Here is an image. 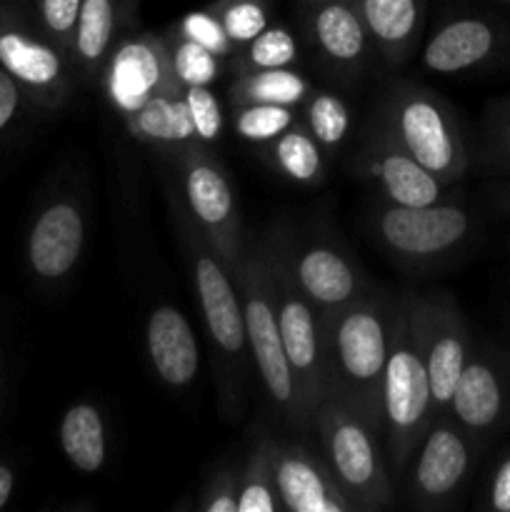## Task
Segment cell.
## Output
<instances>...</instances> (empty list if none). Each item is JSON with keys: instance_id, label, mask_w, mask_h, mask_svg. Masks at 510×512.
<instances>
[{"instance_id": "obj_1", "label": "cell", "mask_w": 510, "mask_h": 512, "mask_svg": "<svg viewBox=\"0 0 510 512\" xmlns=\"http://www.w3.org/2000/svg\"><path fill=\"white\" fill-rule=\"evenodd\" d=\"M398 298L370 290L363 298L320 313L325 398L348 405L383 433V378L393 343Z\"/></svg>"}, {"instance_id": "obj_2", "label": "cell", "mask_w": 510, "mask_h": 512, "mask_svg": "<svg viewBox=\"0 0 510 512\" xmlns=\"http://www.w3.org/2000/svg\"><path fill=\"white\" fill-rule=\"evenodd\" d=\"M370 118L383 125L443 185L468 175L473 153L453 105L423 83L393 78L383 85Z\"/></svg>"}, {"instance_id": "obj_3", "label": "cell", "mask_w": 510, "mask_h": 512, "mask_svg": "<svg viewBox=\"0 0 510 512\" xmlns=\"http://www.w3.org/2000/svg\"><path fill=\"white\" fill-rule=\"evenodd\" d=\"M170 210H173V218L178 223V238L183 245L200 315H203L205 330H208V338L218 353L220 370H223L225 398L233 400L235 415H238L245 373H248L250 365L238 283H235V275L225 268L223 260L210 248L208 240L195 228V223L185 213L183 203L178 200V195H173V190H170Z\"/></svg>"}, {"instance_id": "obj_4", "label": "cell", "mask_w": 510, "mask_h": 512, "mask_svg": "<svg viewBox=\"0 0 510 512\" xmlns=\"http://www.w3.org/2000/svg\"><path fill=\"white\" fill-rule=\"evenodd\" d=\"M373 243L405 270H435L470 248L478 220L465 205L440 200L433 205H393L378 200L365 213Z\"/></svg>"}, {"instance_id": "obj_5", "label": "cell", "mask_w": 510, "mask_h": 512, "mask_svg": "<svg viewBox=\"0 0 510 512\" xmlns=\"http://www.w3.org/2000/svg\"><path fill=\"white\" fill-rule=\"evenodd\" d=\"M435 420L433 390L405 298H398L393 343L383 378V445L393 480H403Z\"/></svg>"}, {"instance_id": "obj_6", "label": "cell", "mask_w": 510, "mask_h": 512, "mask_svg": "<svg viewBox=\"0 0 510 512\" xmlns=\"http://www.w3.org/2000/svg\"><path fill=\"white\" fill-rule=\"evenodd\" d=\"M313 430L323 458L353 510H383L393 503L395 480L385 458L383 433L333 398L320 400Z\"/></svg>"}, {"instance_id": "obj_7", "label": "cell", "mask_w": 510, "mask_h": 512, "mask_svg": "<svg viewBox=\"0 0 510 512\" xmlns=\"http://www.w3.org/2000/svg\"><path fill=\"white\" fill-rule=\"evenodd\" d=\"M233 275L235 283H238L240 303H243L250 363L258 370V378L263 383L265 395H268L275 413L290 428L305 430L293 370H290L288 355H285L283 340H280L278 320H275L273 285H270L265 238L245 240L243 258H240Z\"/></svg>"}, {"instance_id": "obj_8", "label": "cell", "mask_w": 510, "mask_h": 512, "mask_svg": "<svg viewBox=\"0 0 510 512\" xmlns=\"http://www.w3.org/2000/svg\"><path fill=\"white\" fill-rule=\"evenodd\" d=\"M263 238L265 250H268L270 285H273L275 320H278L280 340H283L285 355H288L290 370H293L303 425L305 430H313L315 410H318L320 400L325 398L320 313L295 283L283 230H270Z\"/></svg>"}, {"instance_id": "obj_9", "label": "cell", "mask_w": 510, "mask_h": 512, "mask_svg": "<svg viewBox=\"0 0 510 512\" xmlns=\"http://www.w3.org/2000/svg\"><path fill=\"white\" fill-rule=\"evenodd\" d=\"M178 170L180 193L185 213L215 250L225 268L235 273L245 250L243 215L238 195L218 158L203 143H193L173 158Z\"/></svg>"}, {"instance_id": "obj_10", "label": "cell", "mask_w": 510, "mask_h": 512, "mask_svg": "<svg viewBox=\"0 0 510 512\" xmlns=\"http://www.w3.org/2000/svg\"><path fill=\"white\" fill-rule=\"evenodd\" d=\"M403 298L428 370L435 418H438L448 413L455 385L473 348V333L463 308L448 290H428V293L410 290L403 293Z\"/></svg>"}, {"instance_id": "obj_11", "label": "cell", "mask_w": 510, "mask_h": 512, "mask_svg": "<svg viewBox=\"0 0 510 512\" xmlns=\"http://www.w3.org/2000/svg\"><path fill=\"white\" fill-rule=\"evenodd\" d=\"M480 453L483 448L448 413L438 415L403 475L408 505L440 510L458 503L473 480Z\"/></svg>"}, {"instance_id": "obj_12", "label": "cell", "mask_w": 510, "mask_h": 512, "mask_svg": "<svg viewBox=\"0 0 510 512\" xmlns=\"http://www.w3.org/2000/svg\"><path fill=\"white\" fill-rule=\"evenodd\" d=\"M448 415L480 445L510 430V355L493 343H473Z\"/></svg>"}, {"instance_id": "obj_13", "label": "cell", "mask_w": 510, "mask_h": 512, "mask_svg": "<svg viewBox=\"0 0 510 512\" xmlns=\"http://www.w3.org/2000/svg\"><path fill=\"white\" fill-rule=\"evenodd\" d=\"M353 175L368 183L378 200L393 205H433L448 200V185L423 168L388 130L368 115L353 158Z\"/></svg>"}, {"instance_id": "obj_14", "label": "cell", "mask_w": 510, "mask_h": 512, "mask_svg": "<svg viewBox=\"0 0 510 512\" xmlns=\"http://www.w3.org/2000/svg\"><path fill=\"white\" fill-rule=\"evenodd\" d=\"M0 65L38 108L58 110L73 93V65L43 33L25 28L10 10L0 8Z\"/></svg>"}, {"instance_id": "obj_15", "label": "cell", "mask_w": 510, "mask_h": 512, "mask_svg": "<svg viewBox=\"0 0 510 512\" xmlns=\"http://www.w3.org/2000/svg\"><path fill=\"white\" fill-rule=\"evenodd\" d=\"M283 235L295 283L318 313L343 308L373 290L358 260L335 240L325 235L295 240V233L288 230Z\"/></svg>"}, {"instance_id": "obj_16", "label": "cell", "mask_w": 510, "mask_h": 512, "mask_svg": "<svg viewBox=\"0 0 510 512\" xmlns=\"http://www.w3.org/2000/svg\"><path fill=\"white\" fill-rule=\"evenodd\" d=\"M508 48L510 33L500 20L475 13L453 15L425 40L420 63L430 73L460 75L495 63Z\"/></svg>"}, {"instance_id": "obj_17", "label": "cell", "mask_w": 510, "mask_h": 512, "mask_svg": "<svg viewBox=\"0 0 510 512\" xmlns=\"http://www.w3.org/2000/svg\"><path fill=\"white\" fill-rule=\"evenodd\" d=\"M168 80L165 38L155 33L120 38L105 63L100 85L120 118H130Z\"/></svg>"}, {"instance_id": "obj_18", "label": "cell", "mask_w": 510, "mask_h": 512, "mask_svg": "<svg viewBox=\"0 0 510 512\" xmlns=\"http://www.w3.org/2000/svg\"><path fill=\"white\" fill-rule=\"evenodd\" d=\"M85 210L75 195L53 198L28 233V265L43 283H58L68 278L78 265L85 248Z\"/></svg>"}, {"instance_id": "obj_19", "label": "cell", "mask_w": 510, "mask_h": 512, "mask_svg": "<svg viewBox=\"0 0 510 512\" xmlns=\"http://www.w3.org/2000/svg\"><path fill=\"white\" fill-rule=\"evenodd\" d=\"M275 485L288 512H355L325 458L300 443H273Z\"/></svg>"}, {"instance_id": "obj_20", "label": "cell", "mask_w": 510, "mask_h": 512, "mask_svg": "<svg viewBox=\"0 0 510 512\" xmlns=\"http://www.w3.org/2000/svg\"><path fill=\"white\" fill-rule=\"evenodd\" d=\"M308 30L320 60L340 78H358L375 53L358 0H323L310 13Z\"/></svg>"}, {"instance_id": "obj_21", "label": "cell", "mask_w": 510, "mask_h": 512, "mask_svg": "<svg viewBox=\"0 0 510 512\" xmlns=\"http://www.w3.org/2000/svg\"><path fill=\"white\" fill-rule=\"evenodd\" d=\"M145 345L155 375L168 388L183 390L198 375V340L188 318L173 305H155L150 310Z\"/></svg>"}, {"instance_id": "obj_22", "label": "cell", "mask_w": 510, "mask_h": 512, "mask_svg": "<svg viewBox=\"0 0 510 512\" xmlns=\"http://www.w3.org/2000/svg\"><path fill=\"white\" fill-rule=\"evenodd\" d=\"M123 123L135 140L153 148L155 153L168 155L170 160L188 145L198 143L193 123H190L188 105H185L183 85L175 80L170 70L163 88Z\"/></svg>"}, {"instance_id": "obj_23", "label": "cell", "mask_w": 510, "mask_h": 512, "mask_svg": "<svg viewBox=\"0 0 510 512\" xmlns=\"http://www.w3.org/2000/svg\"><path fill=\"white\" fill-rule=\"evenodd\" d=\"M375 53L400 68L420 48L425 25V0H358Z\"/></svg>"}, {"instance_id": "obj_24", "label": "cell", "mask_w": 510, "mask_h": 512, "mask_svg": "<svg viewBox=\"0 0 510 512\" xmlns=\"http://www.w3.org/2000/svg\"><path fill=\"white\" fill-rule=\"evenodd\" d=\"M123 23L125 0H83L70 45V65L85 83H100Z\"/></svg>"}, {"instance_id": "obj_25", "label": "cell", "mask_w": 510, "mask_h": 512, "mask_svg": "<svg viewBox=\"0 0 510 512\" xmlns=\"http://www.w3.org/2000/svg\"><path fill=\"white\" fill-rule=\"evenodd\" d=\"M60 448L80 473H100L108 460V433L100 410L93 403H75L60 420Z\"/></svg>"}, {"instance_id": "obj_26", "label": "cell", "mask_w": 510, "mask_h": 512, "mask_svg": "<svg viewBox=\"0 0 510 512\" xmlns=\"http://www.w3.org/2000/svg\"><path fill=\"white\" fill-rule=\"evenodd\" d=\"M270 168L298 185H320L325 180V150L303 123H293L285 133L263 145Z\"/></svg>"}, {"instance_id": "obj_27", "label": "cell", "mask_w": 510, "mask_h": 512, "mask_svg": "<svg viewBox=\"0 0 510 512\" xmlns=\"http://www.w3.org/2000/svg\"><path fill=\"white\" fill-rule=\"evenodd\" d=\"M313 93L308 80L293 68H273V70H248L233 80L228 90L230 105H303L305 98Z\"/></svg>"}, {"instance_id": "obj_28", "label": "cell", "mask_w": 510, "mask_h": 512, "mask_svg": "<svg viewBox=\"0 0 510 512\" xmlns=\"http://www.w3.org/2000/svg\"><path fill=\"white\" fill-rule=\"evenodd\" d=\"M270 435H260L240 465L238 512H280L278 485H275V458Z\"/></svg>"}, {"instance_id": "obj_29", "label": "cell", "mask_w": 510, "mask_h": 512, "mask_svg": "<svg viewBox=\"0 0 510 512\" xmlns=\"http://www.w3.org/2000/svg\"><path fill=\"white\" fill-rule=\"evenodd\" d=\"M303 125L313 133L325 153L343 148L350 135L353 115L348 103L333 90H313L303 103Z\"/></svg>"}, {"instance_id": "obj_30", "label": "cell", "mask_w": 510, "mask_h": 512, "mask_svg": "<svg viewBox=\"0 0 510 512\" xmlns=\"http://www.w3.org/2000/svg\"><path fill=\"white\" fill-rule=\"evenodd\" d=\"M478 163L490 178L510 175V93L490 100L478 130Z\"/></svg>"}, {"instance_id": "obj_31", "label": "cell", "mask_w": 510, "mask_h": 512, "mask_svg": "<svg viewBox=\"0 0 510 512\" xmlns=\"http://www.w3.org/2000/svg\"><path fill=\"white\" fill-rule=\"evenodd\" d=\"M165 50H168V70L175 75L183 88L190 85H213L223 73V63L215 53H210L203 45L183 38L178 30L165 33Z\"/></svg>"}, {"instance_id": "obj_32", "label": "cell", "mask_w": 510, "mask_h": 512, "mask_svg": "<svg viewBox=\"0 0 510 512\" xmlns=\"http://www.w3.org/2000/svg\"><path fill=\"white\" fill-rule=\"evenodd\" d=\"M300 48L295 35L283 25H268L258 38L243 45V53L238 55V73L248 70H273V68H293L298 63Z\"/></svg>"}, {"instance_id": "obj_33", "label": "cell", "mask_w": 510, "mask_h": 512, "mask_svg": "<svg viewBox=\"0 0 510 512\" xmlns=\"http://www.w3.org/2000/svg\"><path fill=\"white\" fill-rule=\"evenodd\" d=\"M293 123H298V118H295V108H288V105H233V130L238 138L248 143H270Z\"/></svg>"}, {"instance_id": "obj_34", "label": "cell", "mask_w": 510, "mask_h": 512, "mask_svg": "<svg viewBox=\"0 0 510 512\" xmlns=\"http://www.w3.org/2000/svg\"><path fill=\"white\" fill-rule=\"evenodd\" d=\"M213 13L218 15L235 48L258 38L270 25L268 5L263 0H218L213 5Z\"/></svg>"}, {"instance_id": "obj_35", "label": "cell", "mask_w": 510, "mask_h": 512, "mask_svg": "<svg viewBox=\"0 0 510 512\" xmlns=\"http://www.w3.org/2000/svg\"><path fill=\"white\" fill-rule=\"evenodd\" d=\"M185 105H188L190 123H193L195 138L203 145L218 143L220 135H223L225 115L223 105L215 98V93L210 90V85H190L183 88Z\"/></svg>"}, {"instance_id": "obj_36", "label": "cell", "mask_w": 510, "mask_h": 512, "mask_svg": "<svg viewBox=\"0 0 510 512\" xmlns=\"http://www.w3.org/2000/svg\"><path fill=\"white\" fill-rule=\"evenodd\" d=\"M80 5H83V0H35L40 30H43L45 38H48L60 53L68 55V60L75 25H78Z\"/></svg>"}, {"instance_id": "obj_37", "label": "cell", "mask_w": 510, "mask_h": 512, "mask_svg": "<svg viewBox=\"0 0 510 512\" xmlns=\"http://www.w3.org/2000/svg\"><path fill=\"white\" fill-rule=\"evenodd\" d=\"M175 30H178L183 38L208 48L210 53H215L218 58H230V55L235 53V43L228 38V33H225L223 23H220L218 15L213 13V8L193 10V13L183 15V18L178 20V25H175Z\"/></svg>"}, {"instance_id": "obj_38", "label": "cell", "mask_w": 510, "mask_h": 512, "mask_svg": "<svg viewBox=\"0 0 510 512\" xmlns=\"http://www.w3.org/2000/svg\"><path fill=\"white\" fill-rule=\"evenodd\" d=\"M240 468H218L200 490L195 508L200 512H238Z\"/></svg>"}, {"instance_id": "obj_39", "label": "cell", "mask_w": 510, "mask_h": 512, "mask_svg": "<svg viewBox=\"0 0 510 512\" xmlns=\"http://www.w3.org/2000/svg\"><path fill=\"white\" fill-rule=\"evenodd\" d=\"M480 505L490 512H510V445L495 460Z\"/></svg>"}, {"instance_id": "obj_40", "label": "cell", "mask_w": 510, "mask_h": 512, "mask_svg": "<svg viewBox=\"0 0 510 512\" xmlns=\"http://www.w3.org/2000/svg\"><path fill=\"white\" fill-rule=\"evenodd\" d=\"M25 93L18 83H15L13 75L0 65V135L15 123L20 108H23Z\"/></svg>"}, {"instance_id": "obj_41", "label": "cell", "mask_w": 510, "mask_h": 512, "mask_svg": "<svg viewBox=\"0 0 510 512\" xmlns=\"http://www.w3.org/2000/svg\"><path fill=\"white\" fill-rule=\"evenodd\" d=\"M488 200L495 210L503 215H510V175L505 178H493L488 185Z\"/></svg>"}, {"instance_id": "obj_42", "label": "cell", "mask_w": 510, "mask_h": 512, "mask_svg": "<svg viewBox=\"0 0 510 512\" xmlns=\"http://www.w3.org/2000/svg\"><path fill=\"white\" fill-rule=\"evenodd\" d=\"M13 488H15V475L13 470L8 468V465L0 463V510L8 505L10 495H13Z\"/></svg>"}, {"instance_id": "obj_43", "label": "cell", "mask_w": 510, "mask_h": 512, "mask_svg": "<svg viewBox=\"0 0 510 512\" xmlns=\"http://www.w3.org/2000/svg\"><path fill=\"white\" fill-rule=\"evenodd\" d=\"M500 3H510V0H500Z\"/></svg>"}]
</instances>
